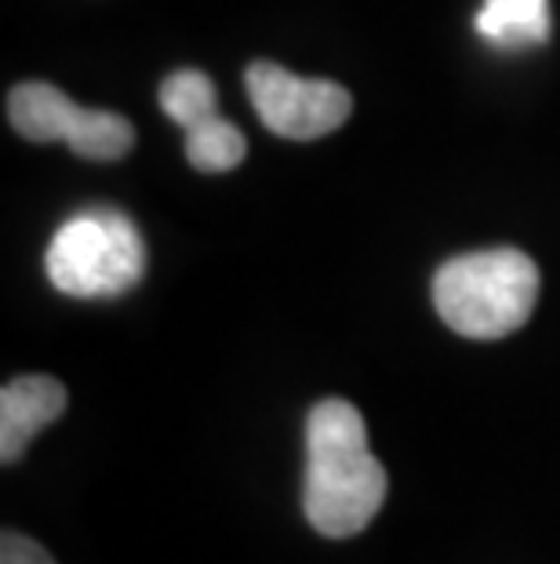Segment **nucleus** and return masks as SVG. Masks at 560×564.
<instances>
[{
	"label": "nucleus",
	"mask_w": 560,
	"mask_h": 564,
	"mask_svg": "<svg viewBox=\"0 0 560 564\" xmlns=\"http://www.w3.org/2000/svg\"><path fill=\"white\" fill-rule=\"evenodd\" d=\"M386 470L367 448L364 415L350 401L328 398L306 419L303 513L328 539L361 535L386 502Z\"/></svg>",
	"instance_id": "1"
},
{
	"label": "nucleus",
	"mask_w": 560,
	"mask_h": 564,
	"mask_svg": "<svg viewBox=\"0 0 560 564\" xmlns=\"http://www.w3.org/2000/svg\"><path fill=\"white\" fill-rule=\"evenodd\" d=\"M539 303V267L517 248H487L448 259L433 278V306L466 339H506Z\"/></svg>",
	"instance_id": "2"
},
{
	"label": "nucleus",
	"mask_w": 560,
	"mask_h": 564,
	"mask_svg": "<svg viewBox=\"0 0 560 564\" xmlns=\"http://www.w3.org/2000/svg\"><path fill=\"white\" fill-rule=\"evenodd\" d=\"M44 267L63 295L113 299L139 284L146 270V245L124 212L85 208L58 226Z\"/></svg>",
	"instance_id": "3"
},
{
	"label": "nucleus",
	"mask_w": 560,
	"mask_h": 564,
	"mask_svg": "<svg viewBox=\"0 0 560 564\" xmlns=\"http://www.w3.org/2000/svg\"><path fill=\"white\" fill-rule=\"evenodd\" d=\"M8 121L30 142L63 139L77 158L117 161L135 147V128L113 110H85L55 84L26 80L8 95Z\"/></svg>",
	"instance_id": "4"
},
{
	"label": "nucleus",
	"mask_w": 560,
	"mask_h": 564,
	"mask_svg": "<svg viewBox=\"0 0 560 564\" xmlns=\"http://www.w3.org/2000/svg\"><path fill=\"white\" fill-rule=\"evenodd\" d=\"M244 84L259 110V121L281 139L309 142L331 135V131L345 124V117L353 110V99L342 84L295 77L292 69L277 63L248 66Z\"/></svg>",
	"instance_id": "5"
},
{
	"label": "nucleus",
	"mask_w": 560,
	"mask_h": 564,
	"mask_svg": "<svg viewBox=\"0 0 560 564\" xmlns=\"http://www.w3.org/2000/svg\"><path fill=\"white\" fill-rule=\"evenodd\" d=\"M66 412V387L52 376H19L0 390V459L19 463L26 444Z\"/></svg>",
	"instance_id": "6"
},
{
	"label": "nucleus",
	"mask_w": 560,
	"mask_h": 564,
	"mask_svg": "<svg viewBox=\"0 0 560 564\" xmlns=\"http://www.w3.org/2000/svg\"><path fill=\"white\" fill-rule=\"evenodd\" d=\"M476 33L503 52L539 47L550 41V0H484Z\"/></svg>",
	"instance_id": "7"
},
{
	"label": "nucleus",
	"mask_w": 560,
	"mask_h": 564,
	"mask_svg": "<svg viewBox=\"0 0 560 564\" xmlns=\"http://www.w3.org/2000/svg\"><path fill=\"white\" fill-rule=\"evenodd\" d=\"M161 110L172 117L178 128H197L200 121L219 113L216 106V84L200 69H175L161 84Z\"/></svg>",
	"instance_id": "8"
},
{
	"label": "nucleus",
	"mask_w": 560,
	"mask_h": 564,
	"mask_svg": "<svg viewBox=\"0 0 560 564\" xmlns=\"http://www.w3.org/2000/svg\"><path fill=\"white\" fill-rule=\"evenodd\" d=\"M244 135L230 121H222L219 113L186 131V161L197 172H230V167L244 161Z\"/></svg>",
	"instance_id": "9"
},
{
	"label": "nucleus",
	"mask_w": 560,
	"mask_h": 564,
	"mask_svg": "<svg viewBox=\"0 0 560 564\" xmlns=\"http://www.w3.org/2000/svg\"><path fill=\"white\" fill-rule=\"evenodd\" d=\"M0 564H55V557L30 535L4 532L0 535Z\"/></svg>",
	"instance_id": "10"
}]
</instances>
